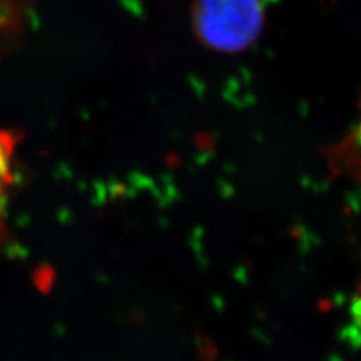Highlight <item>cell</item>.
I'll return each mask as SVG.
<instances>
[{
  "label": "cell",
  "instance_id": "cell-1",
  "mask_svg": "<svg viewBox=\"0 0 361 361\" xmlns=\"http://www.w3.org/2000/svg\"><path fill=\"white\" fill-rule=\"evenodd\" d=\"M191 25L205 47L240 53L261 37L265 8L262 0H193Z\"/></svg>",
  "mask_w": 361,
  "mask_h": 361
},
{
  "label": "cell",
  "instance_id": "cell-2",
  "mask_svg": "<svg viewBox=\"0 0 361 361\" xmlns=\"http://www.w3.org/2000/svg\"><path fill=\"white\" fill-rule=\"evenodd\" d=\"M17 139L13 133L0 131V221L9 205L11 193L16 185V151Z\"/></svg>",
  "mask_w": 361,
  "mask_h": 361
}]
</instances>
